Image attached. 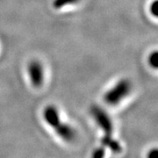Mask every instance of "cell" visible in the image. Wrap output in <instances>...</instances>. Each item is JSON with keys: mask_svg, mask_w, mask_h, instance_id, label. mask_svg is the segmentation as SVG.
I'll list each match as a JSON object with an SVG mask.
<instances>
[{"mask_svg": "<svg viewBox=\"0 0 158 158\" xmlns=\"http://www.w3.org/2000/svg\"><path fill=\"white\" fill-rule=\"evenodd\" d=\"M132 85L128 79H120L112 89L105 94V101L111 106L117 105L129 94Z\"/></svg>", "mask_w": 158, "mask_h": 158, "instance_id": "7a4b0ae2", "label": "cell"}, {"mask_svg": "<svg viewBox=\"0 0 158 158\" xmlns=\"http://www.w3.org/2000/svg\"><path fill=\"white\" fill-rule=\"evenodd\" d=\"M157 10H158V2L157 0H155L150 6V11L154 16H157Z\"/></svg>", "mask_w": 158, "mask_h": 158, "instance_id": "9c48e42d", "label": "cell"}, {"mask_svg": "<svg viewBox=\"0 0 158 158\" xmlns=\"http://www.w3.org/2000/svg\"><path fill=\"white\" fill-rule=\"evenodd\" d=\"M102 146L104 147L109 148L113 152L119 153L121 151V146L118 143V141L113 140V137H107V136H104L102 138Z\"/></svg>", "mask_w": 158, "mask_h": 158, "instance_id": "5b68a950", "label": "cell"}, {"mask_svg": "<svg viewBox=\"0 0 158 158\" xmlns=\"http://www.w3.org/2000/svg\"><path fill=\"white\" fill-rule=\"evenodd\" d=\"M104 156H105V147L101 146L93 151L91 158H104Z\"/></svg>", "mask_w": 158, "mask_h": 158, "instance_id": "ba28073f", "label": "cell"}, {"mask_svg": "<svg viewBox=\"0 0 158 158\" xmlns=\"http://www.w3.org/2000/svg\"><path fill=\"white\" fill-rule=\"evenodd\" d=\"M158 56H157V52L156 51H154L153 53H151L148 56V63L149 65L154 69L157 68L158 65Z\"/></svg>", "mask_w": 158, "mask_h": 158, "instance_id": "52a82bcc", "label": "cell"}, {"mask_svg": "<svg viewBox=\"0 0 158 158\" xmlns=\"http://www.w3.org/2000/svg\"><path fill=\"white\" fill-rule=\"evenodd\" d=\"M43 118L48 124L56 130L57 135L64 141H71L76 137L75 130L69 125L64 124L59 118L56 108L53 106H47L43 111Z\"/></svg>", "mask_w": 158, "mask_h": 158, "instance_id": "6da1fadb", "label": "cell"}, {"mask_svg": "<svg viewBox=\"0 0 158 158\" xmlns=\"http://www.w3.org/2000/svg\"><path fill=\"white\" fill-rule=\"evenodd\" d=\"M90 113L94 118L97 124L105 132V136L112 137L113 134V123L106 112L97 105H93L90 107Z\"/></svg>", "mask_w": 158, "mask_h": 158, "instance_id": "3957f363", "label": "cell"}, {"mask_svg": "<svg viewBox=\"0 0 158 158\" xmlns=\"http://www.w3.org/2000/svg\"><path fill=\"white\" fill-rule=\"evenodd\" d=\"M28 75L29 78L31 80V83L35 87H39L42 85L43 82V68L41 63L37 61L34 60L30 62L28 64Z\"/></svg>", "mask_w": 158, "mask_h": 158, "instance_id": "277c9868", "label": "cell"}, {"mask_svg": "<svg viewBox=\"0 0 158 158\" xmlns=\"http://www.w3.org/2000/svg\"><path fill=\"white\" fill-rule=\"evenodd\" d=\"M79 0H54L53 6L55 9H62L64 6L77 3Z\"/></svg>", "mask_w": 158, "mask_h": 158, "instance_id": "8992f818", "label": "cell"}, {"mask_svg": "<svg viewBox=\"0 0 158 158\" xmlns=\"http://www.w3.org/2000/svg\"><path fill=\"white\" fill-rule=\"evenodd\" d=\"M157 156H158V153H157V149H156V148L151 149V150L148 152V158H157Z\"/></svg>", "mask_w": 158, "mask_h": 158, "instance_id": "30bf717a", "label": "cell"}]
</instances>
